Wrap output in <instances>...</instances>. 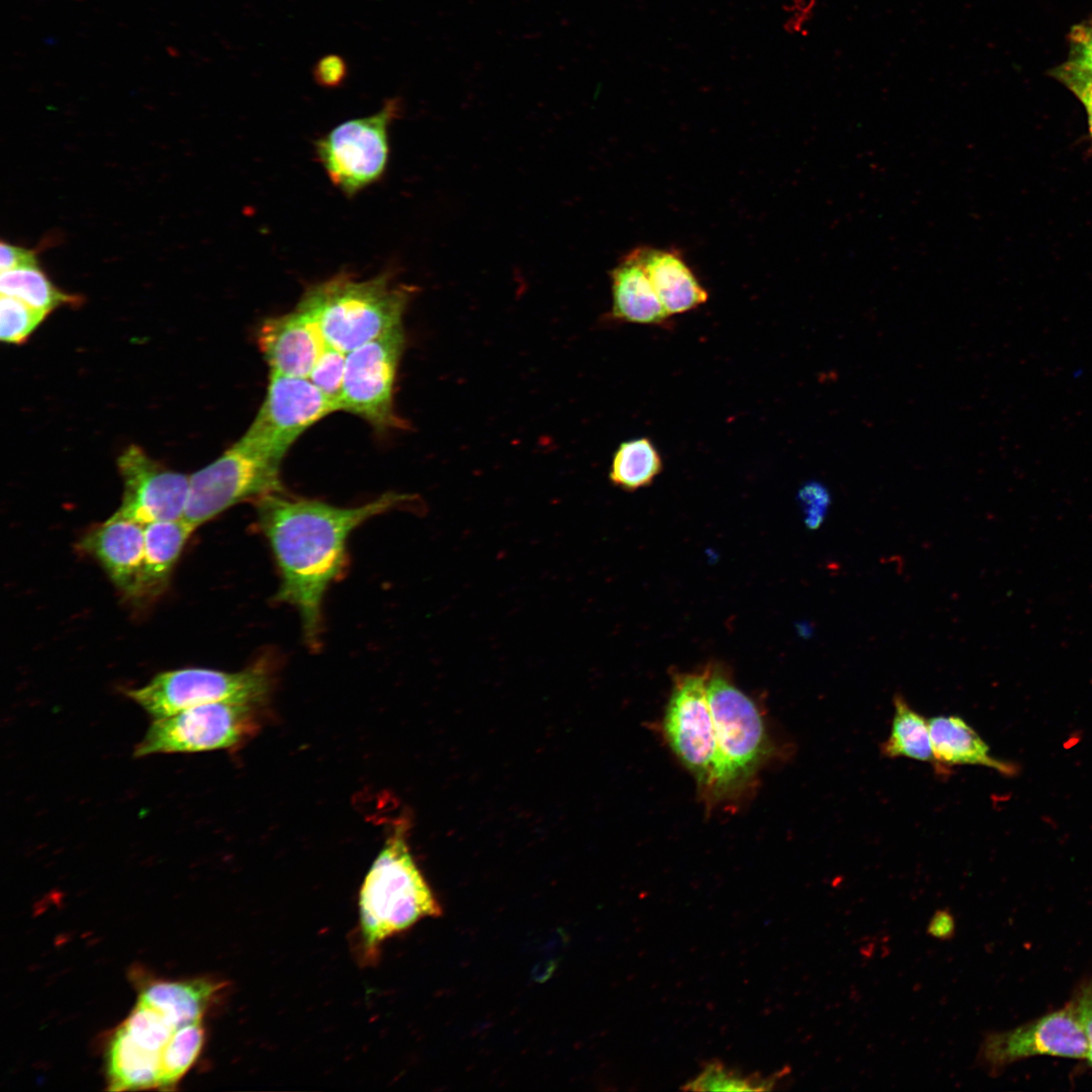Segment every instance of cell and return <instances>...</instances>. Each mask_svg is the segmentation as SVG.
<instances>
[{
    "instance_id": "1",
    "label": "cell",
    "mask_w": 1092,
    "mask_h": 1092,
    "mask_svg": "<svg viewBox=\"0 0 1092 1092\" xmlns=\"http://www.w3.org/2000/svg\"><path fill=\"white\" fill-rule=\"evenodd\" d=\"M411 499L406 494L388 492L351 508L289 496L282 491L256 499L259 527L280 574L275 600L297 611L310 646L318 644L324 598L345 567L351 533L371 518Z\"/></svg>"
},
{
    "instance_id": "2",
    "label": "cell",
    "mask_w": 1092,
    "mask_h": 1092,
    "mask_svg": "<svg viewBox=\"0 0 1092 1092\" xmlns=\"http://www.w3.org/2000/svg\"><path fill=\"white\" fill-rule=\"evenodd\" d=\"M417 289L385 271L358 280L340 272L307 287L296 307L318 327L327 345L349 353L402 325Z\"/></svg>"
},
{
    "instance_id": "3",
    "label": "cell",
    "mask_w": 1092,
    "mask_h": 1092,
    "mask_svg": "<svg viewBox=\"0 0 1092 1092\" xmlns=\"http://www.w3.org/2000/svg\"><path fill=\"white\" fill-rule=\"evenodd\" d=\"M359 938L372 962L380 944L442 908L415 862L400 824L386 840L359 893Z\"/></svg>"
},
{
    "instance_id": "4",
    "label": "cell",
    "mask_w": 1092,
    "mask_h": 1092,
    "mask_svg": "<svg viewBox=\"0 0 1092 1092\" xmlns=\"http://www.w3.org/2000/svg\"><path fill=\"white\" fill-rule=\"evenodd\" d=\"M708 700L712 712L716 760L709 795L721 798L743 789L770 753L759 710L719 665L709 666Z\"/></svg>"
},
{
    "instance_id": "5",
    "label": "cell",
    "mask_w": 1092,
    "mask_h": 1092,
    "mask_svg": "<svg viewBox=\"0 0 1092 1092\" xmlns=\"http://www.w3.org/2000/svg\"><path fill=\"white\" fill-rule=\"evenodd\" d=\"M401 99H387L374 114L346 120L314 144L315 156L332 184L352 197L378 182L389 160V126Z\"/></svg>"
},
{
    "instance_id": "6",
    "label": "cell",
    "mask_w": 1092,
    "mask_h": 1092,
    "mask_svg": "<svg viewBox=\"0 0 1092 1092\" xmlns=\"http://www.w3.org/2000/svg\"><path fill=\"white\" fill-rule=\"evenodd\" d=\"M280 465L239 439L189 476L183 519L196 529L241 502L282 491Z\"/></svg>"
},
{
    "instance_id": "7",
    "label": "cell",
    "mask_w": 1092,
    "mask_h": 1092,
    "mask_svg": "<svg viewBox=\"0 0 1092 1092\" xmlns=\"http://www.w3.org/2000/svg\"><path fill=\"white\" fill-rule=\"evenodd\" d=\"M270 688L268 671L252 666L239 672L186 667L156 674L146 686L126 696L155 719L217 701L259 703Z\"/></svg>"
},
{
    "instance_id": "8",
    "label": "cell",
    "mask_w": 1092,
    "mask_h": 1092,
    "mask_svg": "<svg viewBox=\"0 0 1092 1092\" xmlns=\"http://www.w3.org/2000/svg\"><path fill=\"white\" fill-rule=\"evenodd\" d=\"M404 346L401 325L347 353L340 411L362 418L380 432L405 428L393 400Z\"/></svg>"
},
{
    "instance_id": "9",
    "label": "cell",
    "mask_w": 1092,
    "mask_h": 1092,
    "mask_svg": "<svg viewBox=\"0 0 1092 1092\" xmlns=\"http://www.w3.org/2000/svg\"><path fill=\"white\" fill-rule=\"evenodd\" d=\"M337 411L338 404L308 378L270 373L265 398L240 440L281 462L304 431Z\"/></svg>"
},
{
    "instance_id": "10",
    "label": "cell",
    "mask_w": 1092,
    "mask_h": 1092,
    "mask_svg": "<svg viewBox=\"0 0 1092 1092\" xmlns=\"http://www.w3.org/2000/svg\"><path fill=\"white\" fill-rule=\"evenodd\" d=\"M256 702L217 701L158 718L136 744L135 757L157 753H191L238 744L251 729Z\"/></svg>"
},
{
    "instance_id": "11",
    "label": "cell",
    "mask_w": 1092,
    "mask_h": 1092,
    "mask_svg": "<svg viewBox=\"0 0 1092 1092\" xmlns=\"http://www.w3.org/2000/svg\"><path fill=\"white\" fill-rule=\"evenodd\" d=\"M708 668L675 673L664 718V735L680 762L709 794L712 787L716 740L707 693Z\"/></svg>"
},
{
    "instance_id": "12",
    "label": "cell",
    "mask_w": 1092,
    "mask_h": 1092,
    "mask_svg": "<svg viewBox=\"0 0 1092 1092\" xmlns=\"http://www.w3.org/2000/svg\"><path fill=\"white\" fill-rule=\"evenodd\" d=\"M123 483L121 503L114 515L142 525L183 519L189 476L153 459L131 444L117 458Z\"/></svg>"
},
{
    "instance_id": "13",
    "label": "cell",
    "mask_w": 1092,
    "mask_h": 1092,
    "mask_svg": "<svg viewBox=\"0 0 1092 1092\" xmlns=\"http://www.w3.org/2000/svg\"><path fill=\"white\" fill-rule=\"evenodd\" d=\"M1039 1055L1087 1059V1039L1073 1002L1016 1028L986 1034L976 1062L995 1075L1016 1061Z\"/></svg>"
},
{
    "instance_id": "14",
    "label": "cell",
    "mask_w": 1092,
    "mask_h": 1092,
    "mask_svg": "<svg viewBox=\"0 0 1092 1092\" xmlns=\"http://www.w3.org/2000/svg\"><path fill=\"white\" fill-rule=\"evenodd\" d=\"M258 347L270 373L307 378L327 343L304 311L266 317L257 331Z\"/></svg>"
},
{
    "instance_id": "15",
    "label": "cell",
    "mask_w": 1092,
    "mask_h": 1092,
    "mask_svg": "<svg viewBox=\"0 0 1092 1092\" xmlns=\"http://www.w3.org/2000/svg\"><path fill=\"white\" fill-rule=\"evenodd\" d=\"M80 549L102 566L123 597L134 601L144 557L145 525L112 515L91 528Z\"/></svg>"
},
{
    "instance_id": "16",
    "label": "cell",
    "mask_w": 1092,
    "mask_h": 1092,
    "mask_svg": "<svg viewBox=\"0 0 1092 1092\" xmlns=\"http://www.w3.org/2000/svg\"><path fill=\"white\" fill-rule=\"evenodd\" d=\"M635 250L669 315L690 311L708 300L707 290L678 251L647 246Z\"/></svg>"
},
{
    "instance_id": "17",
    "label": "cell",
    "mask_w": 1092,
    "mask_h": 1092,
    "mask_svg": "<svg viewBox=\"0 0 1092 1092\" xmlns=\"http://www.w3.org/2000/svg\"><path fill=\"white\" fill-rule=\"evenodd\" d=\"M194 530L184 519L145 526L144 557L134 601H152L165 592Z\"/></svg>"
},
{
    "instance_id": "18",
    "label": "cell",
    "mask_w": 1092,
    "mask_h": 1092,
    "mask_svg": "<svg viewBox=\"0 0 1092 1092\" xmlns=\"http://www.w3.org/2000/svg\"><path fill=\"white\" fill-rule=\"evenodd\" d=\"M613 318L630 324L661 325L670 316L657 296L636 250L610 272Z\"/></svg>"
},
{
    "instance_id": "19",
    "label": "cell",
    "mask_w": 1092,
    "mask_h": 1092,
    "mask_svg": "<svg viewBox=\"0 0 1092 1092\" xmlns=\"http://www.w3.org/2000/svg\"><path fill=\"white\" fill-rule=\"evenodd\" d=\"M929 728L938 772L959 764L984 765L1004 775L1013 772L1010 764L991 755L988 745L961 717H933Z\"/></svg>"
},
{
    "instance_id": "20",
    "label": "cell",
    "mask_w": 1092,
    "mask_h": 1092,
    "mask_svg": "<svg viewBox=\"0 0 1092 1092\" xmlns=\"http://www.w3.org/2000/svg\"><path fill=\"white\" fill-rule=\"evenodd\" d=\"M223 982L196 979L181 982H157L140 993V1002L158 1011L175 1027L201 1022Z\"/></svg>"
},
{
    "instance_id": "21",
    "label": "cell",
    "mask_w": 1092,
    "mask_h": 1092,
    "mask_svg": "<svg viewBox=\"0 0 1092 1092\" xmlns=\"http://www.w3.org/2000/svg\"><path fill=\"white\" fill-rule=\"evenodd\" d=\"M161 1058L148 1053L118 1027L107 1051V1075L111 1090L159 1087Z\"/></svg>"
},
{
    "instance_id": "22",
    "label": "cell",
    "mask_w": 1092,
    "mask_h": 1092,
    "mask_svg": "<svg viewBox=\"0 0 1092 1092\" xmlns=\"http://www.w3.org/2000/svg\"><path fill=\"white\" fill-rule=\"evenodd\" d=\"M888 757H908L931 763L937 769L930 736L929 720L912 709L901 695L894 698L891 731L882 744Z\"/></svg>"
},
{
    "instance_id": "23",
    "label": "cell",
    "mask_w": 1092,
    "mask_h": 1092,
    "mask_svg": "<svg viewBox=\"0 0 1092 1092\" xmlns=\"http://www.w3.org/2000/svg\"><path fill=\"white\" fill-rule=\"evenodd\" d=\"M0 290L1 294L49 313L62 306H78L82 301L79 295L59 289L38 264L2 271Z\"/></svg>"
},
{
    "instance_id": "24",
    "label": "cell",
    "mask_w": 1092,
    "mask_h": 1092,
    "mask_svg": "<svg viewBox=\"0 0 1092 1092\" xmlns=\"http://www.w3.org/2000/svg\"><path fill=\"white\" fill-rule=\"evenodd\" d=\"M662 470V460L648 438L625 441L614 453L609 477L626 491L648 486Z\"/></svg>"
},
{
    "instance_id": "25",
    "label": "cell",
    "mask_w": 1092,
    "mask_h": 1092,
    "mask_svg": "<svg viewBox=\"0 0 1092 1092\" xmlns=\"http://www.w3.org/2000/svg\"><path fill=\"white\" fill-rule=\"evenodd\" d=\"M204 1040L201 1022L177 1028L162 1053L159 1088L169 1089L188 1071L200 1054Z\"/></svg>"
},
{
    "instance_id": "26",
    "label": "cell",
    "mask_w": 1092,
    "mask_h": 1092,
    "mask_svg": "<svg viewBox=\"0 0 1092 1092\" xmlns=\"http://www.w3.org/2000/svg\"><path fill=\"white\" fill-rule=\"evenodd\" d=\"M119 1028L136 1045L159 1056L161 1062L162 1053L177 1029L158 1011L140 1001Z\"/></svg>"
},
{
    "instance_id": "27",
    "label": "cell",
    "mask_w": 1092,
    "mask_h": 1092,
    "mask_svg": "<svg viewBox=\"0 0 1092 1092\" xmlns=\"http://www.w3.org/2000/svg\"><path fill=\"white\" fill-rule=\"evenodd\" d=\"M786 1070L770 1077L742 1075L718 1061L707 1064L682 1088L694 1091H766L771 1090Z\"/></svg>"
},
{
    "instance_id": "28",
    "label": "cell",
    "mask_w": 1092,
    "mask_h": 1092,
    "mask_svg": "<svg viewBox=\"0 0 1092 1092\" xmlns=\"http://www.w3.org/2000/svg\"><path fill=\"white\" fill-rule=\"evenodd\" d=\"M50 313L12 296L1 294L0 340L10 345L24 343Z\"/></svg>"
},
{
    "instance_id": "29",
    "label": "cell",
    "mask_w": 1092,
    "mask_h": 1092,
    "mask_svg": "<svg viewBox=\"0 0 1092 1092\" xmlns=\"http://www.w3.org/2000/svg\"><path fill=\"white\" fill-rule=\"evenodd\" d=\"M347 354L329 345L326 346L315 362L308 379L340 410Z\"/></svg>"
},
{
    "instance_id": "30",
    "label": "cell",
    "mask_w": 1092,
    "mask_h": 1092,
    "mask_svg": "<svg viewBox=\"0 0 1092 1092\" xmlns=\"http://www.w3.org/2000/svg\"><path fill=\"white\" fill-rule=\"evenodd\" d=\"M798 497L806 526L816 530L823 524L830 504L827 488L821 483L809 482L800 489Z\"/></svg>"
},
{
    "instance_id": "31",
    "label": "cell",
    "mask_w": 1092,
    "mask_h": 1092,
    "mask_svg": "<svg viewBox=\"0 0 1092 1092\" xmlns=\"http://www.w3.org/2000/svg\"><path fill=\"white\" fill-rule=\"evenodd\" d=\"M1053 76L1072 90L1086 108L1092 107V71L1067 62L1053 70Z\"/></svg>"
},
{
    "instance_id": "32",
    "label": "cell",
    "mask_w": 1092,
    "mask_h": 1092,
    "mask_svg": "<svg viewBox=\"0 0 1092 1092\" xmlns=\"http://www.w3.org/2000/svg\"><path fill=\"white\" fill-rule=\"evenodd\" d=\"M1069 63L1092 71V18L1075 24L1069 32Z\"/></svg>"
},
{
    "instance_id": "33",
    "label": "cell",
    "mask_w": 1092,
    "mask_h": 1092,
    "mask_svg": "<svg viewBox=\"0 0 1092 1092\" xmlns=\"http://www.w3.org/2000/svg\"><path fill=\"white\" fill-rule=\"evenodd\" d=\"M347 75V63L338 55H327L321 58L312 68L315 83L325 88L341 86Z\"/></svg>"
},
{
    "instance_id": "34",
    "label": "cell",
    "mask_w": 1092,
    "mask_h": 1092,
    "mask_svg": "<svg viewBox=\"0 0 1092 1092\" xmlns=\"http://www.w3.org/2000/svg\"><path fill=\"white\" fill-rule=\"evenodd\" d=\"M1077 1017L1084 1030L1087 1044V1060L1092 1065V985H1084L1080 988L1073 1002Z\"/></svg>"
},
{
    "instance_id": "35",
    "label": "cell",
    "mask_w": 1092,
    "mask_h": 1092,
    "mask_svg": "<svg viewBox=\"0 0 1092 1092\" xmlns=\"http://www.w3.org/2000/svg\"><path fill=\"white\" fill-rule=\"evenodd\" d=\"M36 254L33 250L11 245L2 241L0 244V269L2 271L15 269L23 266L37 265Z\"/></svg>"
},
{
    "instance_id": "36",
    "label": "cell",
    "mask_w": 1092,
    "mask_h": 1092,
    "mask_svg": "<svg viewBox=\"0 0 1092 1092\" xmlns=\"http://www.w3.org/2000/svg\"><path fill=\"white\" fill-rule=\"evenodd\" d=\"M956 930V918L948 908L936 909L926 926L927 935L940 941L952 939Z\"/></svg>"
},
{
    "instance_id": "37",
    "label": "cell",
    "mask_w": 1092,
    "mask_h": 1092,
    "mask_svg": "<svg viewBox=\"0 0 1092 1092\" xmlns=\"http://www.w3.org/2000/svg\"><path fill=\"white\" fill-rule=\"evenodd\" d=\"M816 5V0H793L789 7L790 17L787 21L790 30L801 33L813 18Z\"/></svg>"
},
{
    "instance_id": "38",
    "label": "cell",
    "mask_w": 1092,
    "mask_h": 1092,
    "mask_svg": "<svg viewBox=\"0 0 1092 1092\" xmlns=\"http://www.w3.org/2000/svg\"><path fill=\"white\" fill-rule=\"evenodd\" d=\"M1086 109L1088 113L1089 127L1092 134V107H1087Z\"/></svg>"
}]
</instances>
